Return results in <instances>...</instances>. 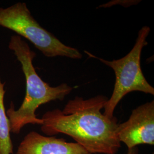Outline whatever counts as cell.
Segmentation results:
<instances>
[{
  "mask_svg": "<svg viewBox=\"0 0 154 154\" xmlns=\"http://www.w3.org/2000/svg\"><path fill=\"white\" fill-rule=\"evenodd\" d=\"M9 49L21 63L26 79V93L21 106L18 110H15L11 102L10 108L6 111L10 122L11 131L18 134L23 127L29 124L41 125V118H37L35 114L39 107L51 101L63 100L73 88L66 83L52 87L44 82L33 66L35 53L30 49L28 43L21 37L12 35L9 43Z\"/></svg>",
  "mask_w": 154,
  "mask_h": 154,
  "instance_id": "obj_2",
  "label": "cell"
},
{
  "mask_svg": "<svg viewBox=\"0 0 154 154\" xmlns=\"http://www.w3.org/2000/svg\"><path fill=\"white\" fill-rule=\"evenodd\" d=\"M150 28L144 26L139 31L138 37L131 50L119 60L107 61L85 51L89 57L98 60L115 72L116 82L112 94L104 107L103 114L112 118L116 108L122 98L132 91H140L154 95V88L143 75L140 66V57L143 48L147 44L146 39Z\"/></svg>",
  "mask_w": 154,
  "mask_h": 154,
  "instance_id": "obj_3",
  "label": "cell"
},
{
  "mask_svg": "<svg viewBox=\"0 0 154 154\" xmlns=\"http://www.w3.org/2000/svg\"><path fill=\"white\" fill-rule=\"evenodd\" d=\"M117 135L128 149L142 144L154 145V100L132 110L127 121L118 124Z\"/></svg>",
  "mask_w": 154,
  "mask_h": 154,
  "instance_id": "obj_5",
  "label": "cell"
},
{
  "mask_svg": "<svg viewBox=\"0 0 154 154\" xmlns=\"http://www.w3.org/2000/svg\"><path fill=\"white\" fill-rule=\"evenodd\" d=\"M5 84L2 83L0 77V154H13L10 122L4 105Z\"/></svg>",
  "mask_w": 154,
  "mask_h": 154,
  "instance_id": "obj_7",
  "label": "cell"
},
{
  "mask_svg": "<svg viewBox=\"0 0 154 154\" xmlns=\"http://www.w3.org/2000/svg\"><path fill=\"white\" fill-rule=\"evenodd\" d=\"M0 26L27 39L46 57L60 56L77 60L82 57L77 49L64 44L42 27L24 2H17L6 8H0Z\"/></svg>",
  "mask_w": 154,
  "mask_h": 154,
  "instance_id": "obj_4",
  "label": "cell"
},
{
  "mask_svg": "<svg viewBox=\"0 0 154 154\" xmlns=\"http://www.w3.org/2000/svg\"><path fill=\"white\" fill-rule=\"evenodd\" d=\"M152 154H154V153H152Z\"/></svg>",
  "mask_w": 154,
  "mask_h": 154,
  "instance_id": "obj_9",
  "label": "cell"
},
{
  "mask_svg": "<svg viewBox=\"0 0 154 154\" xmlns=\"http://www.w3.org/2000/svg\"><path fill=\"white\" fill-rule=\"evenodd\" d=\"M108 98L98 95L88 99L76 97L62 110L45 112L41 129L46 136L63 134L91 154H116L121 147L117 135L118 122L102 112Z\"/></svg>",
  "mask_w": 154,
  "mask_h": 154,
  "instance_id": "obj_1",
  "label": "cell"
},
{
  "mask_svg": "<svg viewBox=\"0 0 154 154\" xmlns=\"http://www.w3.org/2000/svg\"><path fill=\"white\" fill-rule=\"evenodd\" d=\"M138 149L137 147H135L133 149H128V151L126 154H138Z\"/></svg>",
  "mask_w": 154,
  "mask_h": 154,
  "instance_id": "obj_8",
  "label": "cell"
},
{
  "mask_svg": "<svg viewBox=\"0 0 154 154\" xmlns=\"http://www.w3.org/2000/svg\"><path fill=\"white\" fill-rule=\"evenodd\" d=\"M16 154H91L79 144L31 131L19 144Z\"/></svg>",
  "mask_w": 154,
  "mask_h": 154,
  "instance_id": "obj_6",
  "label": "cell"
}]
</instances>
